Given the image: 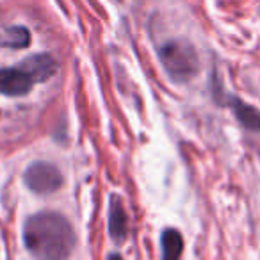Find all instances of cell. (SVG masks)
<instances>
[{
  "label": "cell",
  "instance_id": "6da1fadb",
  "mask_svg": "<svg viewBox=\"0 0 260 260\" xmlns=\"http://www.w3.org/2000/svg\"><path fill=\"white\" fill-rule=\"evenodd\" d=\"M23 242L30 255L57 260L72 255L77 237L64 216L57 212H40L27 219L23 226Z\"/></svg>",
  "mask_w": 260,
  "mask_h": 260
},
{
  "label": "cell",
  "instance_id": "7a4b0ae2",
  "mask_svg": "<svg viewBox=\"0 0 260 260\" xmlns=\"http://www.w3.org/2000/svg\"><path fill=\"white\" fill-rule=\"evenodd\" d=\"M159 59L168 75L177 82L192 79L200 68V59L194 47L184 40H171L160 45Z\"/></svg>",
  "mask_w": 260,
  "mask_h": 260
},
{
  "label": "cell",
  "instance_id": "3957f363",
  "mask_svg": "<svg viewBox=\"0 0 260 260\" xmlns=\"http://www.w3.org/2000/svg\"><path fill=\"white\" fill-rule=\"evenodd\" d=\"M25 184L36 194H52L62 185V175L54 164L34 162L25 171Z\"/></svg>",
  "mask_w": 260,
  "mask_h": 260
},
{
  "label": "cell",
  "instance_id": "277c9868",
  "mask_svg": "<svg viewBox=\"0 0 260 260\" xmlns=\"http://www.w3.org/2000/svg\"><path fill=\"white\" fill-rule=\"evenodd\" d=\"M32 77L23 68L0 70V94L6 96H23L32 89Z\"/></svg>",
  "mask_w": 260,
  "mask_h": 260
},
{
  "label": "cell",
  "instance_id": "5b68a950",
  "mask_svg": "<svg viewBox=\"0 0 260 260\" xmlns=\"http://www.w3.org/2000/svg\"><path fill=\"white\" fill-rule=\"evenodd\" d=\"M109 235L116 244H123L128 237V216L118 196H112L109 205Z\"/></svg>",
  "mask_w": 260,
  "mask_h": 260
},
{
  "label": "cell",
  "instance_id": "8992f818",
  "mask_svg": "<svg viewBox=\"0 0 260 260\" xmlns=\"http://www.w3.org/2000/svg\"><path fill=\"white\" fill-rule=\"evenodd\" d=\"M20 68L25 70L32 77L34 84H36V82H45V80L50 79L57 72V62L48 54H36V55H30L29 59H25L20 64Z\"/></svg>",
  "mask_w": 260,
  "mask_h": 260
},
{
  "label": "cell",
  "instance_id": "52a82bcc",
  "mask_svg": "<svg viewBox=\"0 0 260 260\" xmlns=\"http://www.w3.org/2000/svg\"><path fill=\"white\" fill-rule=\"evenodd\" d=\"M228 105L234 111L237 121L241 123L244 128L253 130V132H260V111L253 105L246 104V102L239 100L235 96H228L226 98Z\"/></svg>",
  "mask_w": 260,
  "mask_h": 260
},
{
  "label": "cell",
  "instance_id": "ba28073f",
  "mask_svg": "<svg viewBox=\"0 0 260 260\" xmlns=\"http://www.w3.org/2000/svg\"><path fill=\"white\" fill-rule=\"evenodd\" d=\"M184 251V239L175 228H166L162 232V256L166 260L178 258Z\"/></svg>",
  "mask_w": 260,
  "mask_h": 260
},
{
  "label": "cell",
  "instance_id": "9c48e42d",
  "mask_svg": "<svg viewBox=\"0 0 260 260\" xmlns=\"http://www.w3.org/2000/svg\"><path fill=\"white\" fill-rule=\"evenodd\" d=\"M30 43V34L25 27H13L6 32L4 45L13 48H23Z\"/></svg>",
  "mask_w": 260,
  "mask_h": 260
}]
</instances>
